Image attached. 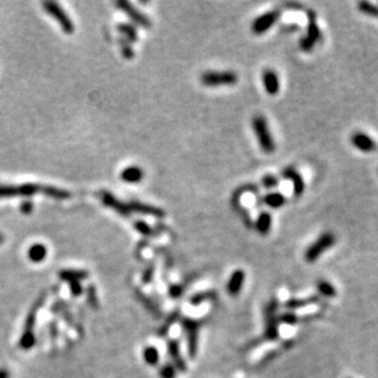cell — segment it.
Listing matches in <instances>:
<instances>
[{
	"mask_svg": "<svg viewBox=\"0 0 378 378\" xmlns=\"http://www.w3.org/2000/svg\"><path fill=\"white\" fill-rule=\"evenodd\" d=\"M44 300H45V295L43 294V295L39 296L38 300L34 302V305L31 307L28 315H27L25 327H23L22 336H21L20 343H18V345H20L21 349L29 350L34 347V344H36V337H34V325H36L37 312H38V310L40 309V307H42V305H43V302H44Z\"/></svg>",
	"mask_w": 378,
	"mask_h": 378,
	"instance_id": "6da1fadb",
	"label": "cell"
},
{
	"mask_svg": "<svg viewBox=\"0 0 378 378\" xmlns=\"http://www.w3.org/2000/svg\"><path fill=\"white\" fill-rule=\"evenodd\" d=\"M252 128L255 130L258 144L261 146V150L264 153H273L275 151L274 139L269 131L266 118L262 115H256L252 119Z\"/></svg>",
	"mask_w": 378,
	"mask_h": 378,
	"instance_id": "7a4b0ae2",
	"label": "cell"
},
{
	"mask_svg": "<svg viewBox=\"0 0 378 378\" xmlns=\"http://www.w3.org/2000/svg\"><path fill=\"white\" fill-rule=\"evenodd\" d=\"M278 301L277 299H272L264 307V334L263 338L267 340H277L279 338V318L277 317Z\"/></svg>",
	"mask_w": 378,
	"mask_h": 378,
	"instance_id": "3957f363",
	"label": "cell"
},
{
	"mask_svg": "<svg viewBox=\"0 0 378 378\" xmlns=\"http://www.w3.org/2000/svg\"><path fill=\"white\" fill-rule=\"evenodd\" d=\"M334 244H336V236H334V234L331 233V231L323 233L312 245H310L307 247L306 252H305V260L310 262V263L317 261L322 256V253L326 252Z\"/></svg>",
	"mask_w": 378,
	"mask_h": 378,
	"instance_id": "277c9868",
	"label": "cell"
},
{
	"mask_svg": "<svg viewBox=\"0 0 378 378\" xmlns=\"http://www.w3.org/2000/svg\"><path fill=\"white\" fill-rule=\"evenodd\" d=\"M182 327L186 333V338H188L189 356L191 359H195L197 350H198V332L202 327V321L184 317L182 320Z\"/></svg>",
	"mask_w": 378,
	"mask_h": 378,
	"instance_id": "5b68a950",
	"label": "cell"
},
{
	"mask_svg": "<svg viewBox=\"0 0 378 378\" xmlns=\"http://www.w3.org/2000/svg\"><path fill=\"white\" fill-rule=\"evenodd\" d=\"M44 185L40 184H21V185H0V198H12L16 196H32L42 192Z\"/></svg>",
	"mask_w": 378,
	"mask_h": 378,
	"instance_id": "8992f818",
	"label": "cell"
},
{
	"mask_svg": "<svg viewBox=\"0 0 378 378\" xmlns=\"http://www.w3.org/2000/svg\"><path fill=\"white\" fill-rule=\"evenodd\" d=\"M236 72L234 71H207L202 74L201 82L208 87L214 86H231L237 82Z\"/></svg>",
	"mask_w": 378,
	"mask_h": 378,
	"instance_id": "52a82bcc",
	"label": "cell"
},
{
	"mask_svg": "<svg viewBox=\"0 0 378 378\" xmlns=\"http://www.w3.org/2000/svg\"><path fill=\"white\" fill-rule=\"evenodd\" d=\"M43 6H44L45 11L49 13L50 16H53V17L58 21V23L60 25L61 29H63L66 34H71L72 32H74L75 27H74V23H72L71 18L69 17V15L64 11V9L58 4V2L47 1L43 4Z\"/></svg>",
	"mask_w": 378,
	"mask_h": 378,
	"instance_id": "ba28073f",
	"label": "cell"
},
{
	"mask_svg": "<svg viewBox=\"0 0 378 378\" xmlns=\"http://www.w3.org/2000/svg\"><path fill=\"white\" fill-rule=\"evenodd\" d=\"M280 16V10L275 9L272 11H268L263 15L258 16L255 21L251 25V29L255 34H263L271 28L272 26L275 25V22L278 21Z\"/></svg>",
	"mask_w": 378,
	"mask_h": 378,
	"instance_id": "9c48e42d",
	"label": "cell"
},
{
	"mask_svg": "<svg viewBox=\"0 0 378 378\" xmlns=\"http://www.w3.org/2000/svg\"><path fill=\"white\" fill-rule=\"evenodd\" d=\"M117 5L126 13V15L129 16V17L131 18L132 21H134L135 23H137V25H140L142 27L151 26L150 18H148L146 15H144L142 12H140L136 7L132 6L131 2L126 1V0H120V1L117 2Z\"/></svg>",
	"mask_w": 378,
	"mask_h": 378,
	"instance_id": "30bf717a",
	"label": "cell"
},
{
	"mask_svg": "<svg viewBox=\"0 0 378 378\" xmlns=\"http://www.w3.org/2000/svg\"><path fill=\"white\" fill-rule=\"evenodd\" d=\"M352 144L356 150L365 153L375 152V151L377 150L376 142L374 141L372 137H370L369 135L365 134V132H355L352 136Z\"/></svg>",
	"mask_w": 378,
	"mask_h": 378,
	"instance_id": "8fae6325",
	"label": "cell"
},
{
	"mask_svg": "<svg viewBox=\"0 0 378 378\" xmlns=\"http://www.w3.org/2000/svg\"><path fill=\"white\" fill-rule=\"evenodd\" d=\"M99 197H101V199L103 201V203L105 204V206L114 209L115 212H118L119 214L124 215V217H129L130 210H131L130 207H129V204L123 203L120 199H118L117 197H115L114 195H112L110 192H108V191H102V192L99 193Z\"/></svg>",
	"mask_w": 378,
	"mask_h": 378,
	"instance_id": "7c38bea8",
	"label": "cell"
},
{
	"mask_svg": "<svg viewBox=\"0 0 378 378\" xmlns=\"http://www.w3.org/2000/svg\"><path fill=\"white\" fill-rule=\"evenodd\" d=\"M168 353H169L170 358H172L173 365L175 366V369L180 372H186L188 366H186L185 360H184L182 354H180L179 340H177V339L168 340Z\"/></svg>",
	"mask_w": 378,
	"mask_h": 378,
	"instance_id": "4fadbf2b",
	"label": "cell"
},
{
	"mask_svg": "<svg viewBox=\"0 0 378 378\" xmlns=\"http://www.w3.org/2000/svg\"><path fill=\"white\" fill-rule=\"evenodd\" d=\"M245 283V272L242 269H236L231 273L230 278L228 280V284H226V291L230 296H237L241 291L242 287H244Z\"/></svg>",
	"mask_w": 378,
	"mask_h": 378,
	"instance_id": "5bb4252c",
	"label": "cell"
},
{
	"mask_svg": "<svg viewBox=\"0 0 378 378\" xmlns=\"http://www.w3.org/2000/svg\"><path fill=\"white\" fill-rule=\"evenodd\" d=\"M129 207L130 209L135 210L137 213H141V214H148V215H153V217L157 218H163L166 215V212L163 209L158 208V207L151 206V204H145L141 203V202L137 201H132L129 203Z\"/></svg>",
	"mask_w": 378,
	"mask_h": 378,
	"instance_id": "9a60e30c",
	"label": "cell"
},
{
	"mask_svg": "<svg viewBox=\"0 0 378 378\" xmlns=\"http://www.w3.org/2000/svg\"><path fill=\"white\" fill-rule=\"evenodd\" d=\"M283 175H284L285 179L293 182L294 193H295L296 196L302 195V192H304V190H305V183H304V180H302L301 175L299 174L295 169L291 168V167L290 168L283 170Z\"/></svg>",
	"mask_w": 378,
	"mask_h": 378,
	"instance_id": "2e32d148",
	"label": "cell"
},
{
	"mask_svg": "<svg viewBox=\"0 0 378 378\" xmlns=\"http://www.w3.org/2000/svg\"><path fill=\"white\" fill-rule=\"evenodd\" d=\"M262 78H263V85L267 93L274 96L279 92V78L273 70H266Z\"/></svg>",
	"mask_w": 378,
	"mask_h": 378,
	"instance_id": "e0dca14e",
	"label": "cell"
},
{
	"mask_svg": "<svg viewBox=\"0 0 378 378\" xmlns=\"http://www.w3.org/2000/svg\"><path fill=\"white\" fill-rule=\"evenodd\" d=\"M121 180L126 183H139L141 182L142 178H144V172H142L141 168L139 167H129V168L124 169L120 174Z\"/></svg>",
	"mask_w": 378,
	"mask_h": 378,
	"instance_id": "ac0fdd59",
	"label": "cell"
},
{
	"mask_svg": "<svg viewBox=\"0 0 378 378\" xmlns=\"http://www.w3.org/2000/svg\"><path fill=\"white\" fill-rule=\"evenodd\" d=\"M88 277V273L86 271H81V269H64L59 273V278L64 282L74 283L80 282V280L86 279Z\"/></svg>",
	"mask_w": 378,
	"mask_h": 378,
	"instance_id": "d6986e66",
	"label": "cell"
},
{
	"mask_svg": "<svg viewBox=\"0 0 378 378\" xmlns=\"http://www.w3.org/2000/svg\"><path fill=\"white\" fill-rule=\"evenodd\" d=\"M320 296H310V298L306 299H290V300L285 302V307H287L288 310H298L301 309V307L309 306V305L320 304Z\"/></svg>",
	"mask_w": 378,
	"mask_h": 378,
	"instance_id": "ffe728a7",
	"label": "cell"
},
{
	"mask_svg": "<svg viewBox=\"0 0 378 378\" xmlns=\"http://www.w3.org/2000/svg\"><path fill=\"white\" fill-rule=\"evenodd\" d=\"M272 215L268 212H262L256 220V229L262 235H266L271 230Z\"/></svg>",
	"mask_w": 378,
	"mask_h": 378,
	"instance_id": "44dd1931",
	"label": "cell"
},
{
	"mask_svg": "<svg viewBox=\"0 0 378 378\" xmlns=\"http://www.w3.org/2000/svg\"><path fill=\"white\" fill-rule=\"evenodd\" d=\"M285 201H287V199H285V196L280 192H269V193H267L263 198L264 203H266L268 207H271V208H274V209L280 208V207L285 203Z\"/></svg>",
	"mask_w": 378,
	"mask_h": 378,
	"instance_id": "7402d4cb",
	"label": "cell"
},
{
	"mask_svg": "<svg viewBox=\"0 0 378 378\" xmlns=\"http://www.w3.org/2000/svg\"><path fill=\"white\" fill-rule=\"evenodd\" d=\"M47 257V247L43 244H34L28 248V258L32 262H42Z\"/></svg>",
	"mask_w": 378,
	"mask_h": 378,
	"instance_id": "603a6c76",
	"label": "cell"
},
{
	"mask_svg": "<svg viewBox=\"0 0 378 378\" xmlns=\"http://www.w3.org/2000/svg\"><path fill=\"white\" fill-rule=\"evenodd\" d=\"M43 193H44L45 196L50 197V198L60 199V201L61 199H66L71 197V193H70L69 191L63 190V189L54 188V186L50 185H44V188H43Z\"/></svg>",
	"mask_w": 378,
	"mask_h": 378,
	"instance_id": "cb8c5ba5",
	"label": "cell"
},
{
	"mask_svg": "<svg viewBox=\"0 0 378 378\" xmlns=\"http://www.w3.org/2000/svg\"><path fill=\"white\" fill-rule=\"evenodd\" d=\"M316 288L320 295L326 296V298H334L337 295V290L333 285L325 279H320L316 283Z\"/></svg>",
	"mask_w": 378,
	"mask_h": 378,
	"instance_id": "d4e9b609",
	"label": "cell"
},
{
	"mask_svg": "<svg viewBox=\"0 0 378 378\" xmlns=\"http://www.w3.org/2000/svg\"><path fill=\"white\" fill-rule=\"evenodd\" d=\"M217 298V293L215 291H201V293H197L193 296L190 298V304L192 306H198V305L203 304L204 301L213 300V299Z\"/></svg>",
	"mask_w": 378,
	"mask_h": 378,
	"instance_id": "484cf974",
	"label": "cell"
},
{
	"mask_svg": "<svg viewBox=\"0 0 378 378\" xmlns=\"http://www.w3.org/2000/svg\"><path fill=\"white\" fill-rule=\"evenodd\" d=\"M144 360L150 366H157L159 363V353L155 347H147L144 350Z\"/></svg>",
	"mask_w": 378,
	"mask_h": 378,
	"instance_id": "4316f807",
	"label": "cell"
},
{
	"mask_svg": "<svg viewBox=\"0 0 378 378\" xmlns=\"http://www.w3.org/2000/svg\"><path fill=\"white\" fill-rule=\"evenodd\" d=\"M118 29L119 32L125 37L124 39H128L130 40V42H136L137 40V37H139L137 36V31L135 29L134 26L130 25V23H120V25L118 26Z\"/></svg>",
	"mask_w": 378,
	"mask_h": 378,
	"instance_id": "83f0119b",
	"label": "cell"
},
{
	"mask_svg": "<svg viewBox=\"0 0 378 378\" xmlns=\"http://www.w3.org/2000/svg\"><path fill=\"white\" fill-rule=\"evenodd\" d=\"M306 37L307 38L313 40L315 43H317L321 38V31L318 29L317 25H316L315 15H313V13H310V22H309V27H307V36Z\"/></svg>",
	"mask_w": 378,
	"mask_h": 378,
	"instance_id": "f1b7e54d",
	"label": "cell"
},
{
	"mask_svg": "<svg viewBox=\"0 0 378 378\" xmlns=\"http://www.w3.org/2000/svg\"><path fill=\"white\" fill-rule=\"evenodd\" d=\"M359 9L361 12L366 13V15L372 16V17H378V6L375 4H371L369 1H361L359 2Z\"/></svg>",
	"mask_w": 378,
	"mask_h": 378,
	"instance_id": "f546056e",
	"label": "cell"
},
{
	"mask_svg": "<svg viewBox=\"0 0 378 378\" xmlns=\"http://www.w3.org/2000/svg\"><path fill=\"white\" fill-rule=\"evenodd\" d=\"M177 371L175 366L173 364H164L161 367V371H159V376L161 378H175L177 377Z\"/></svg>",
	"mask_w": 378,
	"mask_h": 378,
	"instance_id": "4dcf8cb0",
	"label": "cell"
},
{
	"mask_svg": "<svg viewBox=\"0 0 378 378\" xmlns=\"http://www.w3.org/2000/svg\"><path fill=\"white\" fill-rule=\"evenodd\" d=\"M299 320H300V318H299L298 316L295 315V313H293L291 311L284 312L279 316L280 322H283L284 325H289V326L296 325V323L299 322Z\"/></svg>",
	"mask_w": 378,
	"mask_h": 378,
	"instance_id": "1f68e13d",
	"label": "cell"
},
{
	"mask_svg": "<svg viewBox=\"0 0 378 378\" xmlns=\"http://www.w3.org/2000/svg\"><path fill=\"white\" fill-rule=\"evenodd\" d=\"M135 228H136L137 231H140L142 235H145V236H153V234H155L152 228H151L147 223L142 222V220H137V222L135 223Z\"/></svg>",
	"mask_w": 378,
	"mask_h": 378,
	"instance_id": "d6a6232c",
	"label": "cell"
},
{
	"mask_svg": "<svg viewBox=\"0 0 378 378\" xmlns=\"http://www.w3.org/2000/svg\"><path fill=\"white\" fill-rule=\"evenodd\" d=\"M178 317H179V311H175L173 312V315L170 316V317L167 320V322L164 323V326L162 327L161 329H159V336H163V334H166V332H168V329L172 327L173 323L175 322V321L178 320Z\"/></svg>",
	"mask_w": 378,
	"mask_h": 378,
	"instance_id": "836d02e7",
	"label": "cell"
},
{
	"mask_svg": "<svg viewBox=\"0 0 378 378\" xmlns=\"http://www.w3.org/2000/svg\"><path fill=\"white\" fill-rule=\"evenodd\" d=\"M278 179L277 177H274V175H266V177L262 179V184H263V186L266 189H274L278 186Z\"/></svg>",
	"mask_w": 378,
	"mask_h": 378,
	"instance_id": "e575fe53",
	"label": "cell"
},
{
	"mask_svg": "<svg viewBox=\"0 0 378 378\" xmlns=\"http://www.w3.org/2000/svg\"><path fill=\"white\" fill-rule=\"evenodd\" d=\"M121 50H123V54L125 58L131 59L132 56H134V50L131 49V47L128 44L126 39H124V38L121 39Z\"/></svg>",
	"mask_w": 378,
	"mask_h": 378,
	"instance_id": "d590c367",
	"label": "cell"
},
{
	"mask_svg": "<svg viewBox=\"0 0 378 378\" xmlns=\"http://www.w3.org/2000/svg\"><path fill=\"white\" fill-rule=\"evenodd\" d=\"M69 287H70V290H71V294L74 296H80L81 294H82V287H81L80 282L70 283Z\"/></svg>",
	"mask_w": 378,
	"mask_h": 378,
	"instance_id": "8d00e7d4",
	"label": "cell"
},
{
	"mask_svg": "<svg viewBox=\"0 0 378 378\" xmlns=\"http://www.w3.org/2000/svg\"><path fill=\"white\" fill-rule=\"evenodd\" d=\"M153 274H155V268H153V266H150L144 272V277H142V280H144L145 283H150L151 280H152Z\"/></svg>",
	"mask_w": 378,
	"mask_h": 378,
	"instance_id": "74e56055",
	"label": "cell"
},
{
	"mask_svg": "<svg viewBox=\"0 0 378 378\" xmlns=\"http://www.w3.org/2000/svg\"><path fill=\"white\" fill-rule=\"evenodd\" d=\"M182 291H183V288L179 287V285H174V287H170L169 289V294L172 298L177 299L179 298L180 295H182Z\"/></svg>",
	"mask_w": 378,
	"mask_h": 378,
	"instance_id": "f35d334b",
	"label": "cell"
},
{
	"mask_svg": "<svg viewBox=\"0 0 378 378\" xmlns=\"http://www.w3.org/2000/svg\"><path fill=\"white\" fill-rule=\"evenodd\" d=\"M32 209H33V203H32L31 201H23L22 203H21V210H22L23 213H29L32 212Z\"/></svg>",
	"mask_w": 378,
	"mask_h": 378,
	"instance_id": "ab89813d",
	"label": "cell"
},
{
	"mask_svg": "<svg viewBox=\"0 0 378 378\" xmlns=\"http://www.w3.org/2000/svg\"><path fill=\"white\" fill-rule=\"evenodd\" d=\"M88 293H90V302L92 305L97 304V295H96V290H94L93 287L88 288Z\"/></svg>",
	"mask_w": 378,
	"mask_h": 378,
	"instance_id": "60d3db41",
	"label": "cell"
},
{
	"mask_svg": "<svg viewBox=\"0 0 378 378\" xmlns=\"http://www.w3.org/2000/svg\"><path fill=\"white\" fill-rule=\"evenodd\" d=\"M0 378H10V372L5 369H0Z\"/></svg>",
	"mask_w": 378,
	"mask_h": 378,
	"instance_id": "b9f144b4",
	"label": "cell"
},
{
	"mask_svg": "<svg viewBox=\"0 0 378 378\" xmlns=\"http://www.w3.org/2000/svg\"><path fill=\"white\" fill-rule=\"evenodd\" d=\"M2 241H4V237H2V235L1 234H0V244H1V242Z\"/></svg>",
	"mask_w": 378,
	"mask_h": 378,
	"instance_id": "7bdbcfd3",
	"label": "cell"
}]
</instances>
